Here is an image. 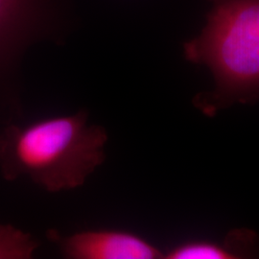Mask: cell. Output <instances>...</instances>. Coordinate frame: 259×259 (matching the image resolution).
<instances>
[{
  "label": "cell",
  "mask_w": 259,
  "mask_h": 259,
  "mask_svg": "<svg viewBox=\"0 0 259 259\" xmlns=\"http://www.w3.org/2000/svg\"><path fill=\"white\" fill-rule=\"evenodd\" d=\"M37 247L30 233L12 225H0V259L32 258Z\"/></svg>",
  "instance_id": "277c9868"
},
{
  "label": "cell",
  "mask_w": 259,
  "mask_h": 259,
  "mask_svg": "<svg viewBox=\"0 0 259 259\" xmlns=\"http://www.w3.org/2000/svg\"><path fill=\"white\" fill-rule=\"evenodd\" d=\"M211 10L198 37L185 42L187 61L206 65L216 88L197 96L205 111L259 97V0H208Z\"/></svg>",
  "instance_id": "7a4b0ae2"
},
{
  "label": "cell",
  "mask_w": 259,
  "mask_h": 259,
  "mask_svg": "<svg viewBox=\"0 0 259 259\" xmlns=\"http://www.w3.org/2000/svg\"><path fill=\"white\" fill-rule=\"evenodd\" d=\"M169 259H223L235 257L229 248L204 242H192L178 246L165 256Z\"/></svg>",
  "instance_id": "5b68a950"
},
{
  "label": "cell",
  "mask_w": 259,
  "mask_h": 259,
  "mask_svg": "<svg viewBox=\"0 0 259 259\" xmlns=\"http://www.w3.org/2000/svg\"><path fill=\"white\" fill-rule=\"evenodd\" d=\"M62 253L70 259H155L163 257L155 246L132 232L90 230L63 236L48 232Z\"/></svg>",
  "instance_id": "3957f363"
},
{
  "label": "cell",
  "mask_w": 259,
  "mask_h": 259,
  "mask_svg": "<svg viewBox=\"0 0 259 259\" xmlns=\"http://www.w3.org/2000/svg\"><path fill=\"white\" fill-rule=\"evenodd\" d=\"M108 140L87 111L9 125L0 133V171L8 181L27 177L48 192L72 190L104 163Z\"/></svg>",
  "instance_id": "6da1fadb"
}]
</instances>
